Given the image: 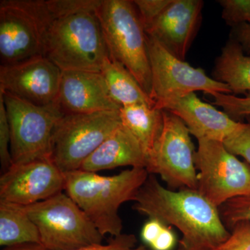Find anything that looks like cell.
Wrapping results in <instances>:
<instances>
[{
  "label": "cell",
  "mask_w": 250,
  "mask_h": 250,
  "mask_svg": "<svg viewBox=\"0 0 250 250\" xmlns=\"http://www.w3.org/2000/svg\"><path fill=\"white\" fill-rule=\"evenodd\" d=\"M133 209L156 218L182 233L178 250H215L231 233L219 208L197 190H171L149 174L135 197Z\"/></svg>",
  "instance_id": "1"
},
{
  "label": "cell",
  "mask_w": 250,
  "mask_h": 250,
  "mask_svg": "<svg viewBox=\"0 0 250 250\" xmlns=\"http://www.w3.org/2000/svg\"><path fill=\"white\" fill-rule=\"evenodd\" d=\"M149 174L145 167H131L116 175L75 170L64 173V191L71 197L103 236L122 234L118 214L125 202L134 201Z\"/></svg>",
  "instance_id": "2"
},
{
  "label": "cell",
  "mask_w": 250,
  "mask_h": 250,
  "mask_svg": "<svg viewBox=\"0 0 250 250\" xmlns=\"http://www.w3.org/2000/svg\"><path fill=\"white\" fill-rule=\"evenodd\" d=\"M95 14L109 57L124 65L152 98L147 34L133 1L100 0Z\"/></svg>",
  "instance_id": "3"
},
{
  "label": "cell",
  "mask_w": 250,
  "mask_h": 250,
  "mask_svg": "<svg viewBox=\"0 0 250 250\" xmlns=\"http://www.w3.org/2000/svg\"><path fill=\"white\" fill-rule=\"evenodd\" d=\"M45 57L62 71L101 72L109 54L95 11L56 19L47 34Z\"/></svg>",
  "instance_id": "4"
},
{
  "label": "cell",
  "mask_w": 250,
  "mask_h": 250,
  "mask_svg": "<svg viewBox=\"0 0 250 250\" xmlns=\"http://www.w3.org/2000/svg\"><path fill=\"white\" fill-rule=\"evenodd\" d=\"M56 19L48 0H1V65L45 57L47 34Z\"/></svg>",
  "instance_id": "5"
},
{
  "label": "cell",
  "mask_w": 250,
  "mask_h": 250,
  "mask_svg": "<svg viewBox=\"0 0 250 250\" xmlns=\"http://www.w3.org/2000/svg\"><path fill=\"white\" fill-rule=\"evenodd\" d=\"M26 209L47 250H72L103 243V235L65 192L27 206Z\"/></svg>",
  "instance_id": "6"
},
{
  "label": "cell",
  "mask_w": 250,
  "mask_h": 250,
  "mask_svg": "<svg viewBox=\"0 0 250 250\" xmlns=\"http://www.w3.org/2000/svg\"><path fill=\"white\" fill-rule=\"evenodd\" d=\"M121 123L120 111L64 115L54 128L51 159L63 173L80 170Z\"/></svg>",
  "instance_id": "7"
},
{
  "label": "cell",
  "mask_w": 250,
  "mask_h": 250,
  "mask_svg": "<svg viewBox=\"0 0 250 250\" xmlns=\"http://www.w3.org/2000/svg\"><path fill=\"white\" fill-rule=\"evenodd\" d=\"M0 93L9 125L13 164L50 157L54 128L64 116L58 104L36 106L10 94Z\"/></svg>",
  "instance_id": "8"
},
{
  "label": "cell",
  "mask_w": 250,
  "mask_h": 250,
  "mask_svg": "<svg viewBox=\"0 0 250 250\" xmlns=\"http://www.w3.org/2000/svg\"><path fill=\"white\" fill-rule=\"evenodd\" d=\"M197 190L220 208L229 200L250 194V166L222 141L200 140L195 153Z\"/></svg>",
  "instance_id": "9"
},
{
  "label": "cell",
  "mask_w": 250,
  "mask_h": 250,
  "mask_svg": "<svg viewBox=\"0 0 250 250\" xmlns=\"http://www.w3.org/2000/svg\"><path fill=\"white\" fill-rule=\"evenodd\" d=\"M147 45L152 72V98L156 107L163 110L167 103L195 91L210 95L231 93L228 85L210 78L202 69L176 58L148 36Z\"/></svg>",
  "instance_id": "10"
},
{
  "label": "cell",
  "mask_w": 250,
  "mask_h": 250,
  "mask_svg": "<svg viewBox=\"0 0 250 250\" xmlns=\"http://www.w3.org/2000/svg\"><path fill=\"white\" fill-rule=\"evenodd\" d=\"M164 128L154 154L147 161L149 174H158L171 190H197L196 151L190 131L179 117L164 110Z\"/></svg>",
  "instance_id": "11"
},
{
  "label": "cell",
  "mask_w": 250,
  "mask_h": 250,
  "mask_svg": "<svg viewBox=\"0 0 250 250\" xmlns=\"http://www.w3.org/2000/svg\"><path fill=\"white\" fill-rule=\"evenodd\" d=\"M64 173L51 157L13 164L0 177V200L32 205L64 191Z\"/></svg>",
  "instance_id": "12"
},
{
  "label": "cell",
  "mask_w": 250,
  "mask_h": 250,
  "mask_svg": "<svg viewBox=\"0 0 250 250\" xmlns=\"http://www.w3.org/2000/svg\"><path fill=\"white\" fill-rule=\"evenodd\" d=\"M62 71L43 56L0 65V91L36 105L57 104Z\"/></svg>",
  "instance_id": "13"
},
{
  "label": "cell",
  "mask_w": 250,
  "mask_h": 250,
  "mask_svg": "<svg viewBox=\"0 0 250 250\" xmlns=\"http://www.w3.org/2000/svg\"><path fill=\"white\" fill-rule=\"evenodd\" d=\"M202 0H172L170 4L146 29L169 52L185 61L202 21Z\"/></svg>",
  "instance_id": "14"
},
{
  "label": "cell",
  "mask_w": 250,
  "mask_h": 250,
  "mask_svg": "<svg viewBox=\"0 0 250 250\" xmlns=\"http://www.w3.org/2000/svg\"><path fill=\"white\" fill-rule=\"evenodd\" d=\"M58 104L63 114L120 111L101 72L62 71Z\"/></svg>",
  "instance_id": "15"
},
{
  "label": "cell",
  "mask_w": 250,
  "mask_h": 250,
  "mask_svg": "<svg viewBox=\"0 0 250 250\" xmlns=\"http://www.w3.org/2000/svg\"><path fill=\"white\" fill-rule=\"evenodd\" d=\"M163 110L179 117L197 141L213 140L224 142L243 125L225 112L202 102L195 93L167 103Z\"/></svg>",
  "instance_id": "16"
},
{
  "label": "cell",
  "mask_w": 250,
  "mask_h": 250,
  "mask_svg": "<svg viewBox=\"0 0 250 250\" xmlns=\"http://www.w3.org/2000/svg\"><path fill=\"white\" fill-rule=\"evenodd\" d=\"M124 166L146 168L147 159L137 140L121 123L83 163L80 170L96 173Z\"/></svg>",
  "instance_id": "17"
},
{
  "label": "cell",
  "mask_w": 250,
  "mask_h": 250,
  "mask_svg": "<svg viewBox=\"0 0 250 250\" xmlns=\"http://www.w3.org/2000/svg\"><path fill=\"white\" fill-rule=\"evenodd\" d=\"M122 124L136 138L147 161L154 154L164 128V110L147 104L123 106Z\"/></svg>",
  "instance_id": "18"
},
{
  "label": "cell",
  "mask_w": 250,
  "mask_h": 250,
  "mask_svg": "<svg viewBox=\"0 0 250 250\" xmlns=\"http://www.w3.org/2000/svg\"><path fill=\"white\" fill-rule=\"evenodd\" d=\"M213 79L228 85L231 93L250 92V57L238 42L229 39L215 59Z\"/></svg>",
  "instance_id": "19"
},
{
  "label": "cell",
  "mask_w": 250,
  "mask_h": 250,
  "mask_svg": "<svg viewBox=\"0 0 250 250\" xmlns=\"http://www.w3.org/2000/svg\"><path fill=\"white\" fill-rule=\"evenodd\" d=\"M112 100L121 106L147 104L156 106V103L144 90L136 78L119 62L108 57L101 70Z\"/></svg>",
  "instance_id": "20"
},
{
  "label": "cell",
  "mask_w": 250,
  "mask_h": 250,
  "mask_svg": "<svg viewBox=\"0 0 250 250\" xmlns=\"http://www.w3.org/2000/svg\"><path fill=\"white\" fill-rule=\"evenodd\" d=\"M28 243L41 244L39 229L25 206L0 200V246Z\"/></svg>",
  "instance_id": "21"
},
{
  "label": "cell",
  "mask_w": 250,
  "mask_h": 250,
  "mask_svg": "<svg viewBox=\"0 0 250 250\" xmlns=\"http://www.w3.org/2000/svg\"><path fill=\"white\" fill-rule=\"evenodd\" d=\"M219 210L228 229H232L241 222H250V194L229 200L219 208Z\"/></svg>",
  "instance_id": "22"
},
{
  "label": "cell",
  "mask_w": 250,
  "mask_h": 250,
  "mask_svg": "<svg viewBox=\"0 0 250 250\" xmlns=\"http://www.w3.org/2000/svg\"><path fill=\"white\" fill-rule=\"evenodd\" d=\"M211 96L214 99L213 104L223 108L234 121L250 116V92L245 94L244 98L224 93H214Z\"/></svg>",
  "instance_id": "23"
},
{
  "label": "cell",
  "mask_w": 250,
  "mask_h": 250,
  "mask_svg": "<svg viewBox=\"0 0 250 250\" xmlns=\"http://www.w3.org/2000/svg\"><path fill=\"white\" fill-rule=\"evenodd\" d=\"M218 2L223 8L222 18L229 26L250 25V0H219Z\"/></svg>",
  "instance_id": "24"
},
{
  "label": "cell",
  "mask_w": 250,
  "mask_h": 250,
  "mask_svg": "<svg viewBox=\"0 0 250 250\" xmlns=\"http://www.w3.org/2000/svg\"><path fill=\"white\" fill-rule=\"evenodd\" d=\"M246 123L224 141L225 147L237 156H241L250 166V116H246Z\"/></svg>",
  "instance_id": "25"
},
{
  "label": "cell",
  "mask_w": 250,
  "mask_h": 250,
  "mask_svg": "<svg viewBox=\"0 0 250 250\" xmlns=\"http://www.w3.org/2000/svg\"><path fill=\"white\" fill-rule=\"evenodd\" d=\"M11 134L4 99L0 93V161H1V172L4 173L12 166L11 151Z\"/></svg>",
  "instance_id": "26"
},
{
  "label": "cell",
  "mask_w": 250,
  "mask_h": 250,
  "mask_svg": "<svg viewBox=\"0 0 250 250\" xmlns=\"http://www.w3.org/2000/svg\"><path fill=\"white\" fill-rule=\"evenodd\" d=\"M172 0H134L133 1L145 30L159 17Z\"/></svg>",
  "instance_id": "27"
},
{
  "label": "cell",
  "mask_w": 250,
  "mask_h": 250,
  "mask_svg": "<svg viewBox=\"0 0 250 250\" xmlns=\"http://www.w3.org/2000/svg\"><path fill=\"white\" fill-rule=\"evenodd\" d=\"M228 240L215 250H250V222L237 223Z\"/></svg>",
  "instance_id": "28"
},
{
  "label": "cell",
  "mask_w": 250,
  "mask_h": 250,
  "mask_svg": "<svg viewBox=\"0 0 250 250\" xmlns=\"http://www.w3.org/2000/svg\"><path fill=\"white\" fill-rule=\"evenodd\" d=\"M137 238L134 234L122 233L114 237L106 245L95 244L72 250H146L143 246H136Z\"/></svg>",
  "instance_id": "29"
},
{
  "label": "cell",
  "mask_w": 250,
  "mask_h": 250,
  "mask_svg": "<svg viewBox=\"0 0 250 250\" xmlns=\"http://www.w3.org/2000/svg\"><path fill=\"white\" fill-rule=\"evenodd\" d=\"M167 225L156 218H148L141 229V238L144 243L150 246Z\"/></svg>",
  "instance_id": "30"
},
{
  "label": "cell",
  "mask_w": 250,
  "mask_h": 250,
  "mask_svg": "<svg viewBox=\"0 0 250 250\" xmlns=\"http://www.w3.org/2000/svg\"><path fill=\"white\" fill-rule=\"evenodd\" d=\"M177 244V236L172 227L167 226L164 229L155 241L151 245L152 250H172Z\"/></svg>",
  "instance_id": "31"
},
{
  "label": "cell",
  "mask_w": 250,
  "mask_h": 250,
  "mask_svg": "<svg viewBox=\"0 0 250 250\" xmlns=\"http://www.w3.org/2000/svg\"><path fill=\"white\" fill-rule=\"evenodd\" d=\"M229 39L239 43L245 54H250V25L243 24L232 27Z\"/></svg>",
  "instance_id": "32"
},
{
  "label": "cell",
  "mask_w": 250,
  "mask_h": 250,
  "mask_svg": "<svg viewBox=\"0 0 250 250\" xmlns=\"http://www.w3.org/2000/svg\"><path fill=\"white\" fill-rule=\"evenodd\" d=\"M3 250H47L45 247L40 243H22V244L14 245L5 247Z\"/></svg>",
  "instance_id": "33"
},
{
  "label": "cell",
  "mask_w": 250,
  "mask_h": 250,
  "mask_svg": "<svg viewBox=\"0 0 250 250\" xmlns=\"http://www.w3.org/2000/svg\"></svg>",
  "instance_id": "34"
}]
</instances>
